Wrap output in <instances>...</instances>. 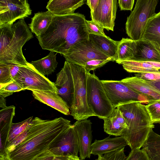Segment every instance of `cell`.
I'll list each match as a JSON object with an SVG mask.
<instances>
[{"instance_id":"1","label":"cell","mask_w":160,"mask_h":160,"mask_svg":"<svg viewBox=\"0 0 160 160\" xmlns=\"http://www.w3.org/2000/svg\"><path fill=\"white\" fill-rule=\"evenodd\" d=\"M86 20L84 15L78 13L53 14L48 28L36 37L42 49L62 55L78 42L89 39Z\"/></svg>"},{"instance_id":"2","label":"cell","mask_w":160,"mask_h":160,"mask_svg":"<svg viewBox=\"0 0 160 160\" xmlns=\"http://www.w3.org/2000/svg\"><path fill=\"white\" fill-rule=\"evenodd\" d=\"M72 124L62 117L52 120L42 119L38 130L7 154L8 160H32L48 149L50 144Z\"/></svg>"},{"instance_id":"3","label":"cell","mask_w":160,"mask_h":160,"mask_svg":"<svg viewBox=\"0 0 160 160\" xmlns=\"http://www.w3.org/2000/svg\"><path fill=\"white\" fill-rule=\"evenodd\" d=\"M33 38L24 19L12 25L0 26V63L32 67L24 56L22 48Z\"/></svg>"},{"instance_id":"4","label":"cell","mask_w":160,"mask_h":160,"mask_svg":"<svg viewBox=\"0 0 160 160\" xmlns=\"http://www.w3.org/2000/svg\"><path fill=\"white\" fill-rule=\"evenodd\" d=\"M117 108L122 113L128 127L121 136L125 138L131 150L140 149L154 127L146 105L134 102Z\"/></svg>"},{"instance_id":"5","label":"cell","mask_w":160,"mask_h":160,"mask_svg":"<svg viewBox=\"0 0 160 160\" xmlns=\"http://www.w3.org/2000/svg\"><path fill=\"white\" fill-rule=\"evenodd\" d=\"M69 62L74 85V101L70 110L71 115L77 120L96 116L87 103V72L82 67Z\"/></svg>"},{"instance_id":"6","label":"cell","mask_w":160,"mask_h":160,"mask_svg":"<svg viewBox=\"0 0 160 160\" xmlns=\"http://www.w3.org/2000/svg\"><path fill=\"white\" fill-rule=\"evenodd\" d=\"M157 0H137L135 7L127 17L126 33L131 39L137 41L142 39L148 19L155 14Z\"/></svg>"},{"instance_id":"7","label":"cell","mask_w":160,"mask_h":160,"mask_svg":"<svg viewBox=\"0 0 160 160\" xmlns=\"http://www.w3.org/2000/svg\"><path fill=\"white\" fill-rule=\"evenodd\" d=\"M87 101L89 107L100 119L108 117L114 110L101 80L94 73L86 72Z\"/></svg>"},{"instance_id":"8","label":"cell","mask_w":160,"mask_h":160,"mask_svg":"<svg viewBox=\"0 0 160 160\" xmlns=\"http://www.w3.org/2000/svg\"><path fill=\"white\" fill-rule=\"evenodd\" d=\"M101 81L114 109L121 105L132 102H140L148 104L154 99L133 90L121 80H102Z\"/></svg>"},{"instance_id":"9","label":"cell","mask_w":160,"mask_h":160,"mask_svg":"<svg viewBox=\"0 0 160 160\" xmlns=\"http://www.w3.org/2000/svg\"><path fill=\"white\" fill-rule=\"evenodd\" d=\"M62 55L66 61L81 66L94 59L114 61L89 39L78 42Z\"/></svg>"},{"instance_id":"10","label":"cell","mask_w":160,"mask_h":160,"mask_svg":"<svg viewBox=\"0 0 160 160\" xmlns=\"http://www.w3.org/2000/svg\"><path fill=\"white\" fill-rule=\"evenodd\" d=\"M14 81L19 83L24 90L50 91L58 94L54 82L39 73L33 66H21Z\"/></svg>"},{"instance_id":"11","label":"cell","mask_w":160,"mask_h":160,"mask_svg":"<svg viewBox=\"0 0 160 160\" xmlns=\"http://www.w3.org/2000/svg\"><path fill=\"white\" fill-rule=\"evenodd\" d=\"M48 149L54 156H78L79 144L73 124L61 133L51 143Z\"/></svg>"},{"instance_id":"12","label":"cell","mask_w":160,"mask_h":160,"mask_svg":"<svg viewBox=\"0 0 160 160\" xmlns=\"http://www.w3.org/2000/svg\"><path fill=\"white\" fill-rule=\"evenodd\" d=\"M31 13L28 1H0V26L12 25L16 20L24 19Z\"/></svg>"},{"instance_id":"13","label":"cell","mask_w":160,"mask_h":160,"mask_svg":"<svg viewBox=\"0 0 160 160\" xmlns=\"http://www.w3.org/2000/svg\"><path fill=\"white\" fill-rule=\"evenodd\" d=\"M117 8V0H99L96 9L90 12L92 20L103 29L113 31Z\"/></svg>"},{"instance_id":"14","label":"cell","mask_w":160,"mask_h":160,"mask_svg":"<svg viewBox=\"0 0 160 160\" xmlns=\"http://www.w3.org/2000/svg\"><path fill=\"white\" fill-rule=\"evenodd\" d=\"M58 94L66 103L70 110L74 101V85L69 62L66 61L63 67L57 74L54 82Z\"/></svg>"},{"instance_id":"15","label":"cell","mask_w":160,"mask_h":160,"mask_svg":"<svg viewBox=\"0 0 160 160\" xmlns=\"http://www.w3.org/2000/svg\"><path fill=\"white\" fill-rule=\"evenodd\" d=\"M92 122L88 119L77 120L73 124L78 136L80 158H89L92 143Z\"/></svg>"},{"instance_id":"16","label":"cell","mask_w":160,"mask_h":160,"mask_svg":"<svg viewBox=\"0 0 160 160\" xmlns=\"http://www.w3.org/2000/svg\"><path fill=\"white\" fill-rule=\"evenodd\" d=\"M128 145L122 136L111 138L109 136L101 140H96L91 145V154L101 155L115 151Z\"/></svg>"},{"instance_id":"17","label":"cell","mask_w":160,"mask_h":160,"mask_svg":"<svg viewBox=\"0 0 160 160\" xmlns=\"http://www.w3.org/2000/svg\"><path fill=\"white\" fill-rule=\"evenodd\" d=\"M34 98L65 115H71L66 103L57 93L50 91L31 90Z\"/></svg>"},{"instance_id":"18","label":"cell","mask_w":160,"mask_h":160,"mask_svg":"<svg viewBox=\"0 0 160 160\" xmlns=\"http://www.w3.org/2000/svg\"><path fill=\"white\" fill-rule=\"evenodd\" d=\"M102 119L104 121V131L110 135L121 136L128 128L125 119L118 108L114 109L108 117Z\"/></svg>"},{"instance_id":"19","label":"cell","mask_w":160,"mask_h":160,"mask_svg":"<svg viewBox=\"0 0 160 160\" xmlns=\"http://www.w3.org/2000/svg\"><path fill=\"white\" fill-rule=\"evenodd\" d=\"M85 0H50L46 8L52 14L62 15L74 13L84 3Z\"/></svg>"},{"instance_id":"20","label":"cell","mask_w":160,"mask_h":160,"mask_svg":"<svg viewBox=\"0 0 160 160\" xmlns=\"http://www.w3.org/2000/svg\"><path fill=\"white\" fill-rule=\"evenodd\" d=\"M135 41L137 52L134 57L130 60L160 62V54L151 43L143 39Z\"/></svg>"},{"instance_id":"21","label":"cell","mask_w":160,"mask_h":160,"mask_svg":"<svg viewBox=\"0 0 160 160\" xmlns=\"http://www.w3.org/2000/svg\"><path fill=\"white\" fill-rule=\"evenodd\" d=\"M121 81L137 92L148 96L155 100H160V91L145 80L134 76L128 77Z\"/></svg>"},{"instance_id":"22","label":"cell","mask_w":160,"mask_h":160,"mask_svg":"<svg viewBox=\"0 0 160 160\" xmlns=\"http://www.w3.org/2000/svg\"><path fill=\"white\" fill-rule=\"evenodd\" d=\"M89 40L102 52L116 61L119 41H114L108 36L105 37L91 34L89 35Z\"/></svg>"},{"instance_id":"23","label":"cell","mask_w":160,"mask_h":160,"mask_svg":"<svg viewBox=\"0 0 160 160\" xmlns=\"http://www.w3.org/2000/svg\"><path fill=\"white\" fill-rule=\"evenodd\" d=\"M142 39L160 49V11L148 19Z\"/></svg>"},{"instance_id":"24","label":"cell","mask_w":160,"mask_h":160,"mask_svg":"<svg viewBox=\"0 0 160 160\" xmlns=\"http://www.w3.org/2000/svg\"><path fill=\"white\" fill-rule=\"evenodd\" d=\"M53 14L48 11L35 13L31 18V22L29 24L31 31L36 36L44 32L49 27L52 20Z\"/></svg>"},{"instance_id":"25","label":"cell","mask_w":160,"mask_h":160,"mask_svg":"<svg viewBox=\"0 0 160 160\" xmlns=\"http://www.w3.org/2000/svg\"><path fill=\"white\" fill-rule=\"evenodd\" d=\"M137 52L136 41L131 38H122L119 42L116 62L119 64L132 58Z\"/></svg>"},{"instance_id":"26","label":"cell","mask_w":160,"mask_h":160,"mask_svg":"<svg viewBox=\"0 0 160 160\" xmlns=\"http://www.w3.org/2000/svg\"><path fill=\"white\" fill-rule=\"evenodd\" d=\"M57 53L50 51L47 56L40 59L31 62L30 63L36 70L45 76L51 74L56 70L58 62L56 60Z\"/></svg>"},{"instance_id":"27","label":"cell","mask_w":160,"mask_h":160,"mask_svg":"<svg viewBox=\"0 0 160 160\" xmlns=\"http://www.w3.org/2000/svg\"><path fill=\"white\" fill-rule=\"evenodd\" d=\"M150 160H160V135L150 131L148 137L142 147Z\"/></svg>"},{"instance_id":"28","label":"cell","mask_w":160,"mask_h":160,"mask_svg":"<svg viewBox=\"0 0 160 160\" xmlns=\"http://www.w3.org/2000/svg\"><path fill=\"white\" fill-rule=\"evenodd\" d=\"M42 120L37 117L33 118L29 126L7 146L5 148L6 154L34 134L39 128Z\"/></svg>"},{"instance_id":"29","label":"cell","mask_w":160,"mask_h":160,"mask_svg":"<svg viewBox=\"0 0 160 160\" xmlns=\"http://www.w3.org/2000/svg\"><path fill=\"white\" fill-rule=\"evenodd\" d=\"M123 68L129 72L141 73L159 72V70L148 64L132 60L123 61L121 64Z\"/></svg>"},{"instance_id":"30","label":"cell","mask_w":160,"mask_h":160,"mask_svg":"<svg viewBox=\"0 0 160 160\" xmlns=\"http://www.w3.org/2000/svg\"><path fill=\"white\" fill-rule=\"evenodd\" d=\"M15 107H6L0 110V131H9L15 114Z\"/></svg>"},{"instance_id":"31","label":"cell","mask_w":160,"mask_h":160,"mask_svg":"<svg viewBox=\"0 0 160 160\" xmlns=\"http://www.w3.org/2000/svg\"><path fill=\"white\" fill-rule=\"evenodd\" d=\"M33 118V117L32 116L21 122L12 123L9 131L5 148L10 142L29 126Z\"/></svg>"},{"instance_id":"32","label":"cell","mask_w":160,"mask_h":160,"mask_svg":"<svg viewBox=\"0 0 160 160\" xmlns=\"http://www.w3.org/2000/svg\"><path fill=\"white\" fill-rule=\"evenodd\" d=\"M152 122L160 123V100H153L146 105Z\"/></svg>"},{"instance_id":"33","label":"cell","mask_w":160,"mask_h":160,"mask_svg":"<svg viewBox=\"0 0 160 160\" xmlns=\"http://www.w3.org/2000/svg\"><path fill=\"white\" fill-rule=\"evenodd\" d=\"M24 90L22 86L15 81L4 85H0V96L5 98L15 92Z\"/></svg>"},{"instance_id":"34","label":"cell","mask_w":160,"mask_h":160,"mask_svg":"<svg viewBox=\"0 0 160 160\" xmlns=\"http://www.w3.org/2000/svg\"><path fill=\"white\" fill-rule=\"evenodd\" d=\"M13 81L8 65L0 63V84L4 85Z\"/></svg>"},{"instance_id":"35","label":"cell","mask_w":160,"mask_h":160,"mask_svg":"<svg viewBox=\"0 0 160 160\" xmlns=\"http://www.w3.org/2000/svg\"><path fill=\"white\" fill-rule=\"evenodd\" d=\"M86 25L89 34L105 37H108L104 32V29L92 20H86Z\"/></svg>"},{"instance_id":"36","label":"cell","mask_w":160,"mask_h":160,"mask_svg":"<svg viewBox=\"0 0 160 160\" xmlns=\"http://www.w3.org/2000/svg\"><path fill=\"white\" fill-rule=\"evenodd\" d=\"M125 160H150L145 151L143 149L131 150Z\"/></svg>"},{"instance_id":"37","label":"cell","mask_w":160,"mask_h":160,"mask_svg":"<svg viewBox=\"0 0 160 160\" xmlns=\"http://www.w3.org/2000/svg\"><path fill=\"white\" fill-rule=\"evenodd\" d=\"M110 61L109 60L94 59L86 62L82 67L85 69L87 72H89L90 71L101 67Z\"/></svg>"},{"instance_id":"38","label":"cell","mask_w":160,"mask_h":160,"mask_svg":"<svg viewBox=\"0 0 160 160\" xmlns=\"http://www.w3.org/2000/svg\"><path fill=\"white\" fill-rule=\"evenodd\" d=\"M160 71V70H159ZM135 76L145 81H160V72H148L136 74Z\"/></svg>"},{"instance_id":"39","label":"cell","mask_w":160,"mask_h":160,"mask_svg":"<svg viewBox=\"0 0 160 160\" xmlns=\"http://www.w3.org/2000/svg\"><path fill=\"white\" fill-rule=\"evenodd\" d=\"M134 1V0H119L118 3L120 10H129L132 11Z\"/></svg>"},{"instance_id":"40","label":"cell","mask_w":160,"mask_h":160,"mask_svg":"<svg viewBox=\"0 0 160 160\" xmlns=\"http://www.w3.org/2000/svg\"><path fill=\"white\" fill-rule=\"evenodd\" d=\"M54 156L48 149L42 152L32 160H53Z\"/></svg>"},{"instance_id":"41","label":"cell","mask_w":160,"mask_h":160,"mask_svg":"<svg viewBox=\"0 0 160 160\" xmlns=\"http://www.w3.org/2000/svg\"><path fill=\"white\" fill-rule=\"evenodd\" d=\"M98 156V158L96 160H123L119 156L112 152Z\"/></svg>"},{"instance_id":"42","label":"cell","mask_w":160,"mask_h":160,"mask_svg":"<svg viewBox=\"0 0 160 160\" xmlns=\"http://www.w3.org/2000/svg\"><path fill=\"white\" fill-rule=\"evenodd\" d=\"M7 65L9 68L12 77L14 81L18 74L21 66L13 63Z\"/></svg>"},{"instance_id":"43","label":"cell","mask_w":160,"mask_h":160,"mask_svg":"<svg viewBox=\"0 0 160 160\" xmlns=\"http://www.w3.org/2000/svg\"><path fill=\"white\" fill-rule=\"evenodd\" d=\"M99 0H87V4L89 7L90 12H92L96 9L99 2Z\"/></svg>"},{"instance_id":"44","label":"cell","mask_w":160,"mask_h":160,"mask_svg":"<svg viewBox=\"0 0 160 160\" xmlns=\"http://www.w3.org/2000/svg\"><path fill=\"white\" fill-rule=\"evenodd\" d=\"M147 82L160 91V81H146Z\"/></svg>"},{"instance_id":"45","label":"cell","mask_w":160,"mask_h":160,"mask_svg":"<svg viewBox=\"0 0 160 160\" xmlns=\"http://www.w3.org/2000/svg\"><path fill=\"white\" fill-rule=\"evenodd\" d=\"M143 62L153 66L159 70H160V62L153 61H143Z\"/></svg>"},{"instance_id":"46","label":"cell","mask_w":160,"mask_h":160,"mask_svg":"<svg viewBox=\"0 0 160 160\" xmlns=\"http://www.w3.org/2000/svg\"><path fill=\"white\" fill-rule=\"evenodd\" d=\"M6 107V100L5 98L0 96V107L3 108Z\"/></svg>"},{"instance_id":"47","label":"cell","mask_w":160,"mask_h":160,"mask_svg":"<svg viewBox=\"0 0 160 160\" xmlns=\"http://www.w3.org/2000/svg\"><path fill=\"white\" fill-rule=\"evenodd\" d=\"M68 156H54L53 160H68Z\"/></svg>"},{"instance_id":"48","label":"cell","mask_w":160,"mask_h":160,"mask_svg":"<svg viewBox=\"0 0 160 160\" xmlns=\"http://www.w3.org/2000/svg\"><path fill=\"white\" fill-rule=\"evenodd\" d=\"M68 160H81L78 156L69 155L68 156Z\"/></svg>"},{"instance_id":"49","label":"cell","mask_w":160,"mask_h":160,"mask_svg":"<svg viewBox=\"0 0 160 160\" xmlns=\"http://www.w3.org/2000/svg\"><path fill=\"white\" fill-rule=\"evenodd\" d=\"M0 160H8L7 158L4 156H0Z\"/></svg>"},{"instance_id":"50","label":"cell","mask_w":160,"mask_h":160,"mask_svg":"<svg viewBox=\"0 0 160 160\" xmlns=\"http://www.w3.org/2000/svg\"><path fill=\"white\" fill-rule=\"evenodd\" d=\"M154 46L157 49V50H158V51L159 52V53L160 54V49H159L158 48L155 46Z\"/></svg>"}]
</instances>
